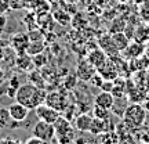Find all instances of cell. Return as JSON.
<instances>
[{
    "instance_id": "5bb4252c",
    "label": "cell",
    "mask_w": 149,
    "mask_h": 144,
    "mask_svg": "<svg viewBox=\"0 0 149 144\" xmlns=\"http://www.w3.org/2000/svg\"><path fill=\"white\" fill-rule=\"evenodd\" d=\"M112 35V40H113V44L115 47L117 48L119 53H122L124 48L128 46L130 43V39L124 32H116V33H111Z\"/></svg>"
},
{
    "instance_id": "7402d4cb",
    "label": "cell",
    "mask_w": 149,
    "mask_h": 144,
    "mask_svg": "<svg viewBox=\"0 0 149 144\" xmlns=\"http://www.w3.org/2000/svg\"><path fill=\"white\" fill-rule=\"evenodd\" d=\"M18 65H19V68H24V70H26L28 67L31 65V58L28 57V53L18 55Z\"/></svg>"
},
{
    "instance_id": "8d00e7d4",
    "label": "cell",
    "mask_w": 149,
    "mask_h": 144,
    "mask_svg": "<svg viewBox=\"0 0 149 144\" xmlns=\"http://www.w3.org/2000/svg\"><path fill=\"white\" fill-rule=\"evenodd\" d=\"M148 97H149V90H148Z\"/></svg>"
},
{
    "instance_id": "ffe728a7",
    "label": "cell",
    "mask_w": 149,
    "mask_h": 144,
    "mask_svg": "<svg viewBox=\"0 0 149 144\" xmlns=\"http://www.w3.org/2000/svg\"><path fill=\"white\" fill-rule=\"evenodd\" d=\"M93 115H94V118L108 119V118H111V110L98 107V105H95V104H94V108H93Z\"/></svg>"
},
{
    "instance_id": "f1b7e54d",
    "label": "cell",
    "mask_w": 149,
    "mask_h": 144,
    "mask_svg": "<svg viewBox=\"0 0 149 144\" xmlns=\"http://www.w3.org/2000/svg\"><path fill=\"white\" fill-rule=\"evenodd\" d=\"M112 87H113V80H104L100 89L104 91H112Z\"/></svg>"
},
{
    "instance_id": "836d02e7",
    "label": "cell",
    "mask_w": 149,
    "mask_h": 144,
    "mask_svg": "<svg viewBox=\"0 0 149 144\" xmlns=\"http://www.w3.org/2000/svg\"><path fill=\"white\" fill-rule=\"evenodd\" d=\"M48 3H54V1H59V0H47Z\"/></svg>"
},
{
    "instance_id": "8fae6325",
    "label": "cell",
    "mask_w": 149,
    "mask_h": 144,
    "mask_svg": "<svg viewBox=\"0 0 149 144\" xmlns=\"http://www.w3.org/2000/svg\"><path fill=\"white\" fill-rule=\"evenodd\" d=\"M91 122H93V117L88 114H80L74 118V126L81 133H88Z\"/></svg>"
},
{
    "instance_id": "cb8c5ba5",
    "label": "cell",
    "mask_w": 149,
    "mask_h": 144,
    "mask_svg": "<svg viewBox=\"0 0 149 144\" xmlns=\"http://www.w3.org/2000/svg\"><path fill=\"white\" fill-rule=\"evenodd\" d=\"M119 144H137L135 143V139L130 133L122 134L120 136V140H119Z\"/></svg>"
},
{
    "instance_id": "603a6c76",
    "label": "cell",
    "mask_w": 149,
    "mask_h": 144,
    "mask_svg": "<svg viewBox=\"0 0 149 144\" xmlns=\"http://www.w3.org/2000/svg\"><path fill=\"white\" fill-rule=\"evenodd\" d=\"M25 8V0H10V10L18 11Z\"/></svg>"
},
{
    "instance_id": "2e32d148",
    "label": "cell",
    "mask_w": 149,
    "mask_h": 144,
    "mask_svg": "<svg viewBox=\"0 0 149 144\" xmlns=\"http://www.w3.org/2000/svg\"><path fill=\"white\" fill-rule=\"evenodd\" d=\"M120 136L116 130H107L100 134V143L101 144H119Z\"/></svg>"
},
{
    "instance_id": "4dcf8cb0",
    "label": "cell",
    "mask_w": 149,
    "mask_h": 144,
    "mask_svg": "<svg viewBox=\"0 0 149 144\" xmlns=\"http://www.w3.org/2000/svg\"><path fill=\"white\" fill-rule=\"evenodd\" d=\"M144 108L146 110V112L149 114V97H146V100L144 101Z\"/></svg>"
},
{
    "instance_id": "5b68a950",
    "label": "cell",
    "mask_w": 149,
    "mask_h": 144,
    "mask_svg": "<svg viewBox=\"0 0 149 144\" xmlns=\"http://www.w3.org/2000/svg\"><path fill=\"white\" fill-rule=\"evenodd\" d=\"M46 104L50 105V107H53L54 110H57V111L62 112L66 110L68 107V101H66V97L62 94V93H59V91H53V93H48L47 96H46Z\"/></svg>"
},
{
    "instance_id": "e0dca14e",
    "label": "cell",
    "mask_w": 149,
    "mask_h": 144,
    "mask_svg": "<svg viewBox=\"0 0 149 144\" xmlns=\"http://www.w3.org/2000/svg\"><path fill=\"white\" fill-rule=\"evenodd\" d=\"M44 50V43L43 40H37V42H31L26 48L28 55H36V54L43 53Z\"/></svg>"
},
{
    "instance_id": "d590c367",
    "label": "cell",
    "mask_w": 149,
    "mask_h": 144,
    "mask_svg": "<svg viewBox=\"0 0 149 144\" xmlns=\"http://www.w3.org/2000/svg\"><path fill=\"white\" fill-rule=\"evenodd\" d=\"M119 1H122V3H124V1H128V0H119Z\"/></svg>"
},
{
    "instance_id": "52a82bcc",
    "label": "cell",
    "mask_w": 149,
    "mask_h": 144,
    "mask_svg": "<svg viewBox=\"0 0 149 144\" xmlns=\"http://www.w3.org/2000/svg\"><path fill=\"white\" fill-rule=\"evenodd\" d=\"M8 112H10V115H11V118H13L14 122L21 123L28 118L31 110L28 107H25L24 104H21V103L15 101L14 104H11L10 107H8Z\"/></svg>"
},
{
    "instance_id": "9a60e30c",
    "label": "cell",
    "mask_w": 149,
    "mask_h": 144,
    "mask_svg": "<svg viewBox=\"0 0 149 144\" xmlns=\"http://www.w3.org/2000/svg\"><path fill=\"white\" fill-rule=\"evenodd\" d=\"M134 40H137L139 43H146L149 42V25L146 24H141L139 27L135 28L134 31Z\"/></svg>"
},
{
    "instance_id": "44dd1931",
    "label": "cell",
    "mask_w": 149,
    "mask_h": 144,
    "mask_svg": "<svg viewBox=\"0 0 149 144\" xmlns=\"http://www.w3.org/2000/svg\"><path fill=\"white\" fill-rule=\"evenodd\" d=\"M54 20H57L59 24H68L70 21V17L68 14H65V11H57V13H54Z\"/></svg>"
},
{
    "instance_id": "d6986e66",
    "label": "cell",
    "mask_w": 149,
    "mask_h": 144,
    "mask_svg": "<svg viewBox=\"0 0 149 144\" xmlns=\"http://www.w3.org/2000/svg\"><path fill=\"white\" fill-rule=\"evenodd\" d=\"M127 27V22L124 21L123 18H116V20H113V24H112V27L109 28V32L111 33H116V32H123L124 29Z\"/></svg>"
},
{
    "instance_id": "9c48e42d",
    "label": "cell",
    "mask_w": 149,
    "mask_h": 144,
    "mask_svg": "<svg viewBox=\"0 0 149 144\" xmlns=\"http://www.w3.org/2000/svg\"><path fill=\"white\" fill-rule=\"evenodd\" d=\"M76 74H77V78L81 80H88L97 74V68L94 65L88 63V60H84V61H81L79 65H77V71H76Z\"/></svg>"
},
{
    "instance_id": "3957f363",
    "label": "cell",
    "mask_w": 149,
    "mask_h": 144,
    "mask_svg": "<svg viewBox=\"0 0 149 144\" xmlns=\"http://www.w3.org/2000/svg\"><path fill=\"white\" fill-rule=\"evenodd\" d=\"M33 136H36V137H39V139L44 140V141H51V140L55 137L54 123L39 121V122L33 126Z\"/></svg>"
},
{
    "instance_id": "8992f818",
    "label": "cell",
    "mask_w": 149,
    "mask_h": 144,
    "mask_svg": "<svg viewBox=\"0 0 149 144\" xmlns=\"http://www.w3.org/2000/svg\"><path fill=\"white\" fill-rule=\"evenodd\" d=\"M145 44L144 43H139L137 42V40H130V43H128V46L124 50L122 51V57L124 60H133V58H137V57H139V55H142V54L145 53Z\"/></svg>"
},
{
    "instance_id": "d6a6232c",
    "label": "cell",
    "mask_w": 149,
    "mask_h": 144,
    "mask_svg": "<svg viewBox=\"0 0 149 144\" xmlns=\"http://www.w3.org/2000/svg\"><path fill=\"white\" fill-rule=\"evenodd\" d=\"M86 144H101V143H98V141H88V143H86Z\"/></svg>"
},
{
    "instance_id": "7c38bea8",
    "label": "cell",
    "mask_w": 149,
    "mask_h": 144,
    "mask_svg": "<svg viewBox=\"0 0 149 144\" xmlns=\"http://www.w3.org/2000/svg\"><path fill=\"white\" fill-rule=\"evenodd\" d=\"M54 129H55V137H59V136H62V134L73 130L69 119L62 117V115H59V118L54 122Z\"/></svg>"
},
{
    "instance_id": "d4e9b609",
    "label": "cell",
    "mask_w": 149,
    "mask_h": 144,
    "mask_svg": "<svg viewBox=\"0 0 149 144\" xmlns=\"http://www.w3.org/2000/svg\"><path fill=\"white\" fill-rule=\"evenodd\" d=\"M29 39H31V42H37V40H43V33L40 31H36V29H33V31H29Z\"/></svg>"
},
{
    "instance_id": "83f0119b",
    "label": "cell",
    "mask_w": 149,
    "mask_h": 144,
    "mask_svg": "<svg viewBox=\"0 0 149 144\" xmlns=\"http://www.w3.org/2000/svg\"><path fill=\"white\" fill-rule=\"evenodd\" d=\"M25 144H50V141H44V140L39 139L36 136H32V137H29V139L25 141Z\"/></svg>"
},
{
    "instance_id": "30bf717a",
    "label": "cell",
    "mask_w": 149,
    "mask_h": 144,
    "mask_svg": "<svg viewBox=\"0 0 149 144\" xmlns=\"http://www.w3.org/2000/svg\"><path fill=\"white\" fill-rule=\"evenodd\" d=\"M94 104L98 105V107L102 108H107V110H112L113 104H115V97L112 94L111 91H104L102 90L101 93H98L94 98Z\"/></svg>"
},
{
    "instance_id": "ba28073f",
    "label": "cell",
    "mask_w": 149,
    "mask_h": 144,
    "mask_svg": "<svg viewBox=\"0 0 149 144\" xmlns=\"http://www.w3.org/2000/svg\"><path fill=\"white\" fill-rule=\"evenodd\" d=\"M29 43H31V39H29L28 33H17L11 39V46L17 51L18 55L26 53V48L29 46Z\"/></svg>"
},
{
    "instance_id": "e575fe53",
    "label": "cell",
    "mask_w": 149,
    "mask_h": 144,
    "mask_svg": "<svg viewBox=\"0 0 149 144\" xmlns=\"http://www.w3.org/2000/svg\"><path fill=\"white\" fill-rule=\"evenodd\" d=\"M15 144H25V143H22V141H19V140H18V141H17Z\"/></svg>"
},
{
    "instance_id": "4316f807",
    "label": "cell",
    "mask_w": 149,
    "mask_h": 144,
    "mask_svg": "<svg viewBox=\"0 0 149 144\" xmlns=\"http://www.w3.org/2000/svg\"><path fill=\"white\" fill-rule=\"evenodd\" d=\"M10 11V0H0V15H4Z\"/></svg>"
},
{
    "instance_id": "1f68e13d",
    "label": "cell",
    "mask_w": 149,
    "mask_h": 144,
    "mask_svg": "<svg viewBox=\"0 0 149 144\" xmlns=\"http://www.w3.org/2000/svg\"><path fill=\"white\" fill-rule=\"evenodd\" d=\"M144 126H146V128L149 129V114L146 115V119H145V125H144Z\"/></svg>"
},
{
    "instance_id": "7a4b0ae2",
    "label": "cell",
    "mask_w": 149,
    "mask_h": 144,
    "mask_svg": "<svg viewBox=\"0 0 149 144\" xmlns=\"http://www.w3.org/2000/svg\"><path fill=\"white\" fill-rule=\"evenodd\" d=\"M148 112L144 108L142 104L138 103H131L128 104L124 112H123V122L126 123L130 130H139L145 125V119H146Z\"/></svg>"
},
{
    "instance_id": "4fadbf2b",
    "label": "cell",
    "mask_w": 149,
    "mask_h": 144,
    "mask_svg": "<svg viewBox=\"0 0 149 144\" xmlns=\"http://www.w3.org/2000/svg\"><path fill=\"white\" fill-rule=\"evenodd\" d=\"M87 60H88V63H91V64L98 70V68L108 60V55L102 48H95V50H93V51L88 54Z\"/></svg>"
},
{
    "instance_id": "484cf974",
    "label": "cell",
    "mask_w": 149,
    "mask_h": 144,
    "mask_svg": "<svg viewBox=\"0 0 149 144\" xmlns=\"http://www.w3.org/2000/svg\"><path fill=\"white\" fill-rule=\"evenodd\" d=\"M104 80H105V79H104L101 75L97 72V74L90 79V83H91L93 86H95V87H101V85H102V82H104Z\"/></svg>"
},
{
    "instance_id": "6da1fadb",
    "label": "cell",
    "mask_w": 149,
    "mask_h": 144,
    "mask_svg": "<svg viewBox=\"0 0 149 144\" xmlns=\"http://www.w3.org/2000/svg\"><path fill=\"white\" fill-rule=\"evenodd\" d=\"M46 96H47L46 91L35 83H24V85L18 86L14 97H15V101L24 104L25 107H28L32 111L46 101Z\"/></svg>"
},
{
    "instance_id": "f546056e",
    "label": "cell",
    "mask_w": 149,
    "mask_h": 144,
    "mask_svg": "<svg viewBox=\"0 0 149 144\" xmlns=\"http://www.w3.org/2000/svg\"><path fill=\"white\" fill-rule=\"evenodd\" d=\"M18 140L13 139V137H4V139L0 140V144H15Z\"/></svg>"
},
{
    "instance_id": "ac0fdd59",
    "label": "cell",
    "mask_w": 149,
    "mask_h": 144,
    "mask_svg": "<svg viewBox=\"0 0 149 144\" xmlns=\"http://www.w3.org/2000/svg\"><path fill=\"white\" fill-rule=\"evenodd\" d=\"M11 121H13V118L8 112V108H0V129L8 128Z\"/></svg>"
},
{
    "instance_id": "277c9868",
    "label": "cell",
    "mask_w": 149,
    "mask_h": 144,
    "mask_svg": "<svg viewBox=\"0 0 149 144\" xmlns=\"http://www.w3.org/2000/svg\"><path fill=\"white\" fill-rule=\"evenodd\" d=\"M35 114H36L39 121H44V122H48V123H54L59 118V115H61V112L54 110L50 105H47L46 103H43L42 105H39L35 110Z\"/></svg>"
}]
</instances>
